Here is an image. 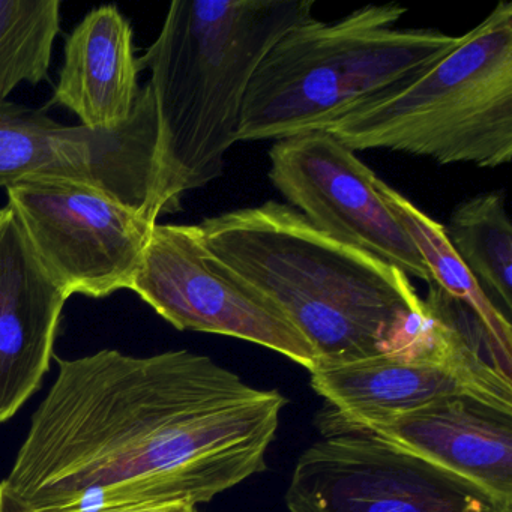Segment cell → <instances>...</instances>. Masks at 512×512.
<instances>
[{"instance_id": "7", "label": "cell", "mask_w": 512, "mask_h": 512, "mask_svg": "<svg viewBox=\"0 0 512 512\" xmlns=\"http://www.w3.org/2000/svg\"><path fill=\"white\" fill-rule=\"evenodd\" d=\"M5 190L35 256L68 298L130 290L157 217L73 179H26Z\"/></svg>"}, {"instance_id": "18", "label": "cell", "mask_w": 512, "mask_h": 512, "mask_svg": "<svg viewBox=\"0 0 512 512\" xmlns=\"http://www.w3.org/2000/svg\"><path fill=\"white\" fill-rule=\"evenodd\" d=\"M22 508V506H20ZM191 506L184 505H167L155 506V508H131V509H115V511H94V512H188ZM25 512V509L22 508Z\"/></svg>"}, {"instance_id": "1", "label": "cell", "mask_w": 512, "mask_h": 512, "mask_svg": "<svg viewBox=\"0 0 512 512\" xmlns=\"http://www.w3.org/2000/svg\"><path fill=\"white\" fill-rule=\"evenodd\" d=\"M56 362L2 481L25 512L196 508L265 472L280 392L191 350Z\"/></svg>"}, {"instance_id": "5", "label": "cell", "mask_w": 512, "mask_h": 512, "mask_svg": "<svg viewBox=\"0 0 512 512\" xmlns=\"http://www.w3.org/2000/svg\"><path fill=\"white\" fill-rule=\"evenodd\" d=\"M328 133L355 152L388 149L485 169L511 163V2H499L448 55Z\"/></svg>"}, {"instance_id": "19", "label": "cell", "mask_w": 512, "mask_h": 512, "mask_svg": "<svg viewBox=\"0 0 512 512\" xmlns=\"http://www.w3.org/2000/svg\"><path fill=\"white\" fill-rule=\"evenodd\" d=\"M0 512H23L17 500L11 496L2 482H0Z\"/></svg>"}, {"instance_id": "9", "label": "cell", "mask_w": 512, "mask_h": 512, "mask_svg": "<svg viewBox=\"0 0 512 512\" xmlns=\"http://www.w3.org/2000/svg\"><path fill=\"white\" fill-rule=\"evenodd\" d=\"M427 304L446 322L443 337L425 352L388 355L310 371L311 388L325 398V416L338 422L380 421L452 395H478L512 404V379L497 370L482 329L430 290Z\"/></svg>"}, {"instance_id": "2", "label": "cell", "mask_w": 512, "mask_h": 512, "mask_svg": "<svg viewBox=\"0 0 512 512\" xmlns=\"http://www.w3.org/2000/svg\"><path fill=\"white\" fill-rule=\"evenodd\" d=\"M194 229L215 268L307 338L317 367L415 355L445 334V320L404 272L326 235L289 205L269 200Z\"/></svg>"}, {"instance_id": "15", "label": "cell", "mask_w": 512, "mask_h": 512, "mask_svg": "<svg viewBox=\"0 0 512 512\" xmlns=\"http://www.w3.org/2000/svg\"><path fill=\"white\" fill-rule=\"evenodd\" d=\"M374 188L421 251L430 271L431 284L472 314L493 344L503 367L512 373L511 320L487 298L472 272L457 256L446 238L445 227L382 179H374Z\"/></svg>"}, {"instance_id": "4", "label": "cell", "mask_w": 512, "mask_h": 512, "mask_svg": "<svg viewBox=\"0 0 512 512\" xmlns=\"http://www.w3.org/2000/svg\"><path fill=\"white\" fill-rule=\"evenodd\" d=\"M406 13L400 4L368 5L337 22L311 19L286 32L248 86L238 143L328 131L460 41L436 29L395 28Z\"/></svg>"}, {"instance_id": "17", "label": "cell", "mask_w": 512, "mask_h": 512, "mask_svg": "<svg viewBox=\"0 0 512 512\" xmlns=\"http://www.w3.org/2000/svg\"><path fill=\"white\" fill-rule=\"evenodd\" d=\"M61 23L59 0H0V103L49 79Z\"/></svg>"}, {"instance_id": "11", "label": "cell", "mask_w": 512, "mask_h": 512, "mask_svg": "<svg viewBox=\"0 0 512 512\" xmlns=\"http://www.w3.org/2000/svg\"><path fill=\"white\" fill-rule=\"evenodd\" d=\"M269 161L272 185L314 227L433 283L421 251L374 188L377 176L337 137L316 131L278 140Z\"/></svg>"}, {"instance_id": "12", "label": "cell", "mask_w": 512, "mask_h": 512, "mask_svg": "<svg viewBox=\"0 0 512 512\" xmlns=\"http://www.w3.org/2000/svg\"><path fill=\"white\" fill-rule=\"evenodd\" d=\"M320 425L370 434L442 467L512 506V404L452 395L380 421Z\"/></svg>"}, {"instance_id": "3", "label": "cell", "mask_w": 512, "mask_h": 512, "mask_svg": "<svg viewBox=\"0 0 512 512\" xmlns=\"http://www.w3.org/2000/svg\"><path fill=\"white\" fill-rule=\"evenodd\" d=\"M314 0H175L140 56L179 199L217 181L238 143L248 86L269 50L313 19Z\"/></svg>"}, {"instance_id": "8", "label": "cell", "mask_w": 512, "mask_h": 512, "mask_svg": "<svg viewBox=\"0 0 512 512\" xmlns=\"http://www.w3.org/2000/svg\"><path fill=\"white\" fill-rule=\"evenodd\" d=\"M296 461L289 512H499L478 485L370 434L320 425Z\"/></svg>"}, {"instance_id": "16", "label": "cell", "mask_w": 512, "mask_h": 512, "mask_svg": "<svg viewBox=\"0 0 512 512\" xmlns=\"http://www.w3.org/2000/svg\"><path fill=\"white\" fill-rule=\"evenodd\" d=\"M446 238L487 298L511 320L512 224L502 193H484L452 212Z\"/></svg>"}, {"instance_id": "13", "label": "cell", "mask_w": 512, "mask_h": 512, "mask_svg": "<svg viewBox=\"0 0 512 512\" xmlns=\"http://www.w3.org/2000/svg\"><path fill=\"white\" fill-rule=\"evenodd\" d=\"M67 293L52 280L10 206L0 209V422L41 388Z\"/></svg>"}, {"instance_id": "10", "label": "cell", "mask_w": 512, "mask_h": 512, "mask_svg": "<svg viewBox=\"0 0 512 512\" xmlns=\"http://www.w3.org/2000/svg\"><path fill=\"white\" fill-rule=\"evenodd\" d=\"M130 290L179 331L239 338L308 371L319 364L313 346L280 311L212 265L194 224H155Z\"/></svg>"}, {"instance_id": "14", "label": "cell", "mask_w": 512, "mask_h": 512, "mask_svg": "<svg viewBox=\"0 0 512 512\" xmlns=\"http://www.w3.org/2000/svg\"><path fill=\"white\" fill-rule=\"evenodd\" d=\"M140 73L133 25L116 5H101L65 38L52 106L70 110L89 130H119L139 109Z\"/></svg>"}, {"instance_id": "20", "label": "cell", "mask_w": 512, "mask_h": 512, "mask_svg": "<svg viewBox=\"0 0 512 512\" xmlns=\"http://www.w3.org/2000/svg\"><path fill=\"white\" fill-rule=\"evenodd\" d=\"M499 512H512V509H502V511Z\"/></svg>"}, {"instance_id": "21", "label": "cell", "mask_w": 512, "mask_h": 512, "mask_svg": "<svg viewBox=\"0 0 512 512\" xmlns=\"http://www.w3.org/2000/svg\"><path fill=\"white\" fill-rule=\"evenodd\" d=\"M188 512H199V511H197L196 508H191L190 511H188Z\"/></svg>"}, {"instance_id": "6", "label": "cell", "mask_w": 512, "mask_h": 512, "mask_svg": "<svg viewBox=\"0 0 512 512\" xmlns=\"http://www.w3.org/2000/svg\"><path fill=\"white\" fill-rule=\"evenodd\" d=\"M34 178L85 182L157 218L181 209L149 85L134 118L116 131L64 125L44 109L0 103V187Z\"/></svg>"}]
</instances>
